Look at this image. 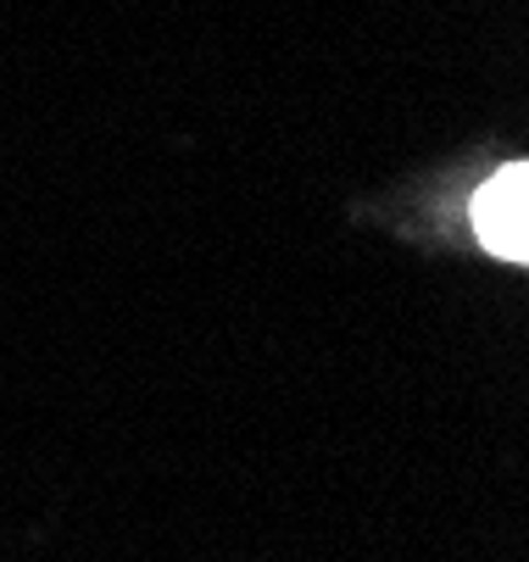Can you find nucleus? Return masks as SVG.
Returning <instances> with one entry per match:
<instances>
[{"instance_id": "nucleus-1", "label": "nucleus", "mask_w": 529, "mask_h": 562, "mask_svg": "<svg viewBox=\"0 0 529 562\" xmlns=\"http://www.w3.org/2000/svg\"><path fill=\"white\" fill-rule=\"evenodd\" d=\"M469 228L491 257L529 268V162L496 168L469 195Z\"/></svg>"}]
</instances>
